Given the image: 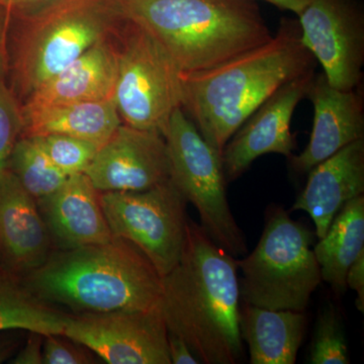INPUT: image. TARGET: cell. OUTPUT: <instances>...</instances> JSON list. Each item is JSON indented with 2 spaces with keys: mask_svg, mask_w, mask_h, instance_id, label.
Wrapping results in <instances>:
<instances>
[{
  "mask_svg": "<svg viewBox=\"0 0 364 364\" xmlns=\"http://www.w3.org/2000/svg\"><path fill=\"white\" fill-rule=\"evenodd\" d=\"M233 256L188 219L181 259L162 277L159 301L168 332L181 337L200 363H240V287Z\"/></svg>",
  "mask_w": 364,
  "mask_h": 364,
  "instance_id": "cell-1",
  "label": "cell"
},
{
  "mask_svg": "<svg viewBox=\"0 0 364 364\" xmlns=\"http://www.w3.org/2000/svg\"><path fill=\"white\" fill-rule=\"evenodd\" d=\"M315 67L298 20L282 18L265 44L208 70L182 73L181 109L221 155L235 132L262 102Z\"/></svg>",
  "mask_w": 364,
  "mask_h": 364,
  "instance_id": "cell-2",
  "label": "cell"
},
{
  "mask_svg": "<svg viewBox=\"0 0 364 364\" xmlns=\"http://www.w3.org/2000/svg\"><path fill=\"white\" fill-rule=\"evenodd\" d=\"M124 20L119 0H56L25 14L4 9L0 76L21 105Z\"/></svg>",
  "mask_w": 364,
  "mask_h": 364,
  "instance_id": "cell-3",
  "label": "cell"
},
{
  "mask_svg": "<svg viewBox=\"0 0 364 364\" xmlns=\"http://www.w3.org/2000/svg\"><path fill=\"white\" fill-rule=\"evenodd\" d=\"M21 279L41 301L77 314L147 310L159 305L162 293V277L149 258L117 237L50 254Z\"/></svg>",
  "mask_w": 364,
  "mask_h": 364,
  "instance_id": "cell-4",
  "label": "cell"
},
{
  "mask_svg": "<svg viewBox=\"0 0 364 364\" xmlns=\"http://www.w3.org/2000/svg\"><path fill=\"white\" fill-rule=\"evenodd\" d=\"M124 16L160 43L182 73L208 70L265 44L255 0H119Z\"/></svg>",
  "mask_w": 364,
  "mask_h": 364,
  "instance_id": "cell-5",
  "label": "cell"
},
{
  "mask_svg": "<svg viewBox=\"0 0 364 364\" xmlns=\"http://www.w3.org/2000/svg\"><path fill=\"white\" fill-rule=\"evenodd\" d=\"M316 233L294 221L284 208H268L257 246L237 260L242 272L240 296L245 304L305 312L323 282L312 245Z\"/></svg>",
  "mask_w": 364,
  "mask_h": 364,
  "instance_id": "cell-6",
  "label": "cell"
},
{
  "mask_svg": "<svg viewBox=\"0 0 364 364\" xmlns=\"http://www.w3.org/2000/svg\"><path fill=\"white\" fill-rule=\"evenodd\" d=\"M117 78L114 100L123 124L165 136L181 107L182 72L154 37L126 18L114 35Z\"/></svg>",
  "mask_w": 364,
  "mask_h": 364,
  "instance_id": "cell-7",
  "label": "cell"
},
{
  "mask_svg": "<svg viewBox=\"0 0 364 364\" xmlns=\"http://www.w3.org/2000/svg\"><path fill=\"white\" fill-rule=\"evenodd\" d=\"M171 176L200 218V226L230 255L247 253L245 237L231 212L221 155L203 139L181 107L170 117L165 134Z\"/></svg>",
  "mask_w": 364,
  "mask_h": 364,
  "instance_id": "cell-8",
  "label": "cell"
},
{
  "mask_svg": "<svg viewBox=\"0 0 364 364\" xmlns=\"http://www.w3.org/2000/svg\"><path fill=\"white\" fill-rule=\"evenodd\" d=\"M100 205L112 236L131 242L164 277L181 259L188 218L186 200L170 178L143 191H105Z\"/></svg>",
  "mask_w": 364,
  "mask_h": 364,
  "instance_id": "cell-9",
  "label": "cell"
},
{
  "mask_svg": "<svg viewBox=\"0 0 364 364\" xmlns=\"http://www.w3.org/2000/svg\"><path fill=\"white\" fill-rule=\"evenodd\" d=\"M64 336L111 364H171L159 306L147 310L68 315Z\"/></svg>",
  "mask_w": 364,
  "mask_h": 364,
  "instance_id": "cell-10",
  "label": "cell"
},
{
  "mask_svg": "<svg viewBox=\"0 0 364 364\" xmlns=\"http://www.w3.org/2000/svg\"><path fill=\"white\" fill-rule=\"evenodd\" d=\"M301 41L340 90L361 85L364 16L355 0H309L298 16Z\"/></svg>",
  "mask_w": 364,
  "mask_h": 364,
  "instance_id": "cell-11",
  "label": "cell"
},
{
  "mask_svg": "<svg viewBox=\"0 0 364 364\" xmlns=\"http://www.w3.org/2000/svg\"><path fill=\"white\" fill-rule=\"evenodd\" d=\"M314 76L315 71L308 72L280 86L235 132L221 153L227 182L236 181L262 155L293 156L296 139L291 131V117L308 95Z\"/></svg>",
  "mask_w": 364,
  "mask_h": 364,
  "instance_id": "cell-12",
  "label": "cell"
},
{
  "mask_svg": "<svg viewBox=\"0 0 364 364\" xmlns=\"http://www.w3.org/2000/svg\"><path fill=\"white\" fill-rule=\"evenodd\" d=\"M85 173L100 193L154 188L171 176L165 136L122 123Z\"/></svg>",
  "mask_w": 364,
  "mask_h": 364,
  "instance_id": "cell-13",
  "label": "cell"
},
{
  "mask_svg": "<svg viewBox=\"0 0 364 364\" xmlns=\"http://www.w3.org/2000/svg\"><path fill=\"white\" fill-rule=\"evenodd\" d=\"M306 97L314 107L310 141L301 154L289 157L298 174H308L318 163L345 146L364 138V97L360 86L340 90L329 85L324 73L314 76Z\"/></svg>",
  "mask_w": 364,
  "mask_h": 364,
  "instance_id": "cell-14",
  "label": "cell"
},
{
  "mask_svg": "<svg viewBox=\"0 0 364 364\" xmlns=\"http://www.w3.org/2000/svg\"><path fill=\"white\" fill-rule=\"evenodd\" d=\"M51 237L37 200L7 169L0 178V257L2 267L23 275L41 267Z\"/></svg>",
  "mask_w": 364,
  "mask_h": 364,
  "instance_id": "cell-15",
  "label": "cell"
},
{
  "mask_svg": "<svg viewBox=\"0 0 364 364\" xmlns=\"http://www.w3.org/2000/svg\"><path fill=\"white\" fill-rule=\"evenodd\" d=\"M100 193L85 173L69 176L52 195L37 200L50 237L60 250L107 243L114 238Z\"/></svg>",
  "mask_w": 364,
  "mask_h": 364,
  "instance_id": "cell-16",
  "label": "cell"
},
{
  "mask_svg": "<svg viewBox=\"0 0 364 364\" xmlns=\"http://www.w3.org/2000/svg\"><path fill=\"white\" fill-rule=\"evenodd\" d=\"M308 181L293 205L308 213L318 240L335 215L352 198L364 193V138L345 146L309 171Z\"/></svg>",
  "mask_w": 364,
  "mask_h": 364,
  "instance_id": "cell-17",
  "label": "cell"
},
{
  "mask_svg": "<svg viewBox=\"0 0 364 364\" xmlns=\"http://www.w3.org/2000/svg\"><path fill=\"white\" fill-rule=\"evenodd\" d=\"M114 35L93 45L57 75L46 81L21 104V109L114 98L117 78Z\"/></svg>",
  "mask_w": 364,
  "mask_h": 364,
  "instance_id": "cell-18",
  "label": "cell"
},
{
  "mask_svg": "<svg viewBox=\"0 0 364 364\" xmlns=\"http://www.w3.org/2000/svg\"><path fill=\"white\" fill-rule=\"evenodd\" d=\"M21 136L65 135L102 147L123 123L114 98L23 109Z\"/></svg>",
  "mask_w": 364,
  "mask_h": 364,
  "instance_id": "cell-19",
  "label": "cell"
},
{
  "mask_svg": "<svg viewBox=\"0 0 364 364\" xmlns=\"http://www.w3.org/2000/svg\"><path fill=\"white\" fill-rule=\"evenodd\" d=\"M306 328L304 312L248 304L240 309L241 337L248 343L252 364L296 363Z\"/></svg>",
  "mask_w": 364,
  "mask_h": 364,
  "instance_id": "cell-20",
  "label": "cell"
},
{
  "mask_svg": "<svg viewBox=\"0 0 364 364\" xmlns=\"http://www.w3.org/2000/svg\"><path fill=\"white\" fill-rule=\"evenodd\" d=\"M364 250V196L352 198L335 215L327 233L314 247L322 280L338 294L347 289L349 267Z\"/></svg>",
  "mask_w": 364,
  "mask_h": 364,
  "instance_id": "cell-21",
  "label": "cell"
},
{
  "mask_svg": "<svg viewBox=\"0 0 364 364\" xmlns=\"http://www.w3.org/2000/svg\"><path fill=\"white\" fill-rule=\"evenodd\" d=\"M67 318L37 298L21 275L0 264V332L26 330L44 336L63 335Z\"/></svg>",
  "mask_w": 364,
  "mask_h": 364,
  "instance_id": "cell-22",
  "label": "cell"
},
{
  "mask_svg": "<svg viewBox=\"0 0 364 364\" xmlns=\"http://www.w3.org/2000/svg\"><path fill=\"white\" fill-rule=\"evenodd\" d=\"M9 169L36 200L58 191L69 177L55 166L35 136H20L9 158Z\"/></svg>",
  "mask_w": 364,
  "mask_h": 364,
  "instance_id": "cell-23",
  "label": "cell"
},
{
  "mask_svg": "<svg viewBox=\"0 0 364 364\" xmlns=\"http://www.w3.org/2000/svg\"><path fill=\"white\" fill-rule=\"evenodd\" d=\"M310 363H350L343 325L339 314L331 305L318 314L311 345Z\"/></svg>",
  "mask_w": 364,
  "mask_h": 364,
  "instance_id": "cell-24",
  "label": "cell"
},
{
  "mask_svg": "<svg viewBox=\"0 0 364 364\" xmlns=\"http://www.w3.org/2000/svg\"><path fill=\"white\" fill-rule=\"evenodd\" d=\"M35 138L55 166L67 176L85 173L100 149L95 144L65 135L51 134Z\"/></svg>",
  "mask_w": 364,
  "mask_h": 364,
  "instance_id": "cell-25",
  "label": "cell"
},
{
  "mask_svg": "<svg viewBox=\"0 0 364 364\" xmlns=\"http://www.w3.org/2000/svg\"><path fill=\"white\" fill-rule=\"evenodd\" d=\"M23 129L21 102L0 76V178L9 169V158Z\"/></svg>",
  "mask_w": 364,
  "mask_h": 364,
  "instance_id": "cell-26",
  "label": "cell"
},
{
  "mask_svg": "<svg viewBox=\"0 0 364 364\" xmlns=\"http://www.w3.org/2000/svg\"><path fill=\"white\" fill-rule=\"evenodd\" d=\"M83 345L62 334L47 335L43 344L44 364L93 363L92 356L83 349Z\"/></svg>",
  "mask_w": 364,
  "mask_h": 364,
  "instance_id": "cell-27",
  "label": "cell"
},
{
  "mask_svg": "<svg viewBox=\"0 0 364 364\" xmlns=\"http://www.w3.org/2000/svg\"><path fill=\"white\" fill-rule=\"evenodd\" d=\"M31 336L23 349L11 358L13 364H43V344H44V335L40 333L30 332Z\"/></svg>",
  "mask_w": 364,
  "mask_h": 364,
  "instance_id": "cell-28",
  "label": "cell"
},
{
  "mask_svg": "<svg viewBox=\"0 0 364 364\" xmlns=\"http://www.w3.org/2000/svg\"><path fill=\"white\" fill-rule=\"evenodd\" d=\"M346 284L358 294L356 308L364 312V250L352 262L346 274Z\"/></svg>",
  "mask_w": 364,
  "mask_h": 364,
  "instance_id": "cell-29",
  "label": "cell"
},
{
  "mask_svg": "<svg viewBox=\"0 0 364 364\" xmlns=\"http://www.w3.org/2000/svg\"><path fill=\"white\" fill-rule=\"evenodd\" d=\"M168 351L171 363L173 364H198L200 363L193 353L186 342L181 337L168 332Z\"/></svg>",
  "mask_w": 364,
  "mask_h": 364,
  "instance_id": "cell-30",
  "label": "cell"
},
{
  "mask_svg": "<svg viewBox=\"0 0 364 364\" xmlns=\"http://www.w3.org/2000/svg\"><path fill=\"white\" fill-rule=\"evenodd\" d=\"M56 0H6L4 9L9 13L25 14L37 11Z\"/></svg>",
  "mask_w": 364,
  "mask_h": 364,
  "instance_id": "cell-31",
  "label": "cell"
},
{
  "mask_svg": "<svg viewBox=\"0 0 364 364\" xmlns=\"http://www.w3.org/2000/svg\"><path fill=\"white\" fill-rule=\"evenodd\" d=\"M262 1L268 2L282 11H291L299 16L308 4L309 0H262Z\"/></svg>",
  "mask_w": 364,
  "mask_h": 364,
  "instance_id": "cell-32",
  "label": "cell"
},
{
  "mask_svg": "<svg viewBox=\"0 0 364 364\" xmlns=\"http://www.w3.org/2000/svg\"><path fill=\"white\" fill-rule=\"evenodd\" d=\"M16 346L18 344L13 339L0 338V364L11 359L16 351Z\"/></svg>",
  "mask_w": 364,
  "mask_h": 364,
  "instance_id": "cell-33",
  "label": "cell"
},
{
  "mask_svg": "<svg viewBox=\"0 0 364 364\" xmlns=\"http://www.w3.org/2000/svg\"><path fill=\"white\" fill-rule=\"evenodd\" d=\"M4 9L0 6V31H1L2 23H4Z\"/></svg>",
  "mask_w": 364,
  "mask_h": 364,
  "instance_id": "cell-34",
  "label": "cell"
},
{
  "mask_svg": "<svg viewBox=\"0 0 364 364\" xmlns=\"http://www.w3.org/2000/svg\"><path fill=\"white\" fill-rule=\"evenodd\" d=\"M4 4H6V0H0V6L4 7Z\"/></svg>",
  "mask_w": 364,
  "mask_h": 364,
  "instance_id": "cell-35",
  "label": "cell"
}]
</instances>
